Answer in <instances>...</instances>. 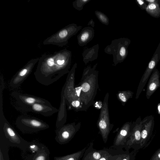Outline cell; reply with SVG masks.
Returning a JSON list of instances; mask_svg holds the SVG:
<instances>
[{"label": "cell", "instance_id": "6da1fadb", "mask_svg": "<svg viewBox=\"0 0 160 160\" xmlns=\"http://www.w3.org/2000/svg\"><path fill=\"white\" fill-rule=\"evenodd\" d=\"M44 56L39 60L36 76L40 82H45V84L48 82L50 83V82L58 79L60 69L68 62H70L71 52L65 49Z\"/></svg>", "mask_w": 160, "mask_h": 160}, {"label": "cell", "instance_id": "7a4b0ae2", "mask_svg": "<svg viewBox=\"0 0 160 160\" xmlns=\"http://www.w3.org/2000/svg\"><path fill=\"white\" fill-rule=\"evenodd\" d=\"M15 123L17 128L23 133H36L49 128L48 124L42 121L26 116L19 117Z\"/></svg>", "mask_w": 160, "mask_h": 160}, {"label": "cell", "instance_id": "3957f363", "mask_svg": "<svg viewBox=\"0 0 160 160\" xmlns=\"http://www.w3.org/2000/svg\"><path fill=\"white\" fill-rule=\"evenodd\" d=\"M130 43V40L123 38L114 40L110 45L105 49L106 53L112 54L114 59L122 61L126 58L128 54V48Z\"/></svg>", "mask_w": 160, "mask_h": 160}, {"label": "cell", "instance_id": "277c9868", "mask_svg": "<svg viewBox=\"0 0 160 160\" xmlns=\"http://www.w3.org/2000/svg\"><path fill=\"white\" fill-rule=\"evenodd\" d=\"M142 128V120L139 117L136 121L135 125L131 131L130 135L125 145V150L133 148L138 150L140 148L141 133Z\"/></svg>", "mask_w": 160, "mask_h": 160}, {"label": "cell", "instance_id": "5b68a950", "mask_svg": "<svg viewBox=\"0 0 160 160\" xmlns=\"http://www.w3.org/2000/svg\"><path fill=\"white\" fill-rule=\"evenodd\" d=\"M12 96L17 100L18 104L21 106L25 111H28L29 108L33 104L36 103L51 104L50 102L43 98L36 96L28 95L14 92L12 93Z\"/></svg>", "mask_w": 160, "mask_h": 160}, {"label": "cell", "instance_id": "8992f818", "mask_svg": "<svg viewBox=\"0 0 160 160\" xmlns=\"http://www.w3.org/2000/svg\"><path fill=\"white\" fill-rule=\"evenodd\" d=\"M140 148L144 147L152 134L154 125V118L152 115L145 117L142 120Z\"/></svg>", "mask_w": 160, "mask_h": 160}, {"label": "cell", "instance_id": "52a82bcc", "mask_svg": "<svg viewBox=\"0 0 160 160\" xmlns=\"http://www.w3.org/2000/svg\"><path fill=\"white\" fill-rule=\"evenodd\" d=\"M82 27L81 26H77L75 24H71L60 30L53 36L55 37L59 42L62 43V45H64L68 43L69 38L77 34Z\"/></svg>", "mask_w": 160, "mask_h": 160}, {"label": "cell", "instance_id": "ba28073f", "mask_svg": "<svg viewBox=\"0 0 160 160\" xmlns=\"http://www.w3.org/2000/svg\"><path fill=\"white\" fill-rule=\"evenodd\" d=\"M38 59V58L32 60H32L30 61L12 78L10 83V86L14 88L18 87L29 74L34 65Z\"/></svg>", "mask_w": 160, "mask_h": 160}, {"label": "cell", "instance_id": "9c48e42d", "mask_svg": "<svg viewBox=\"0 0 160 160\" xmlns=\"http://www.w3.org/2000/svg\"><path fill=\"white\" fill-rule=\"evenodd\" d=\"M75 132L74 130L69 127L61 126L55 131V140L60 145L66 144L73 138Z\"/></svg>", "mask_w": 160, "mask_h": 160}, {"label": "cell", "instance_id": "30bf717a", "mask_svg": "<svg viewBox=\"0 0 160 160\" xmlns=\"http://www.w3.org/2000/svg\"><path fill=\"white\" fill-rule=\"evenodd\" d=\"M160 73L158 70L155 68L152 72L147 85L146 97L148 99L160 86Z\"/></svg>", "mask_w": 160, "mask_h": 160}, {"label": "cell", "instance_id": "8fae6325", "mask_svg": "<svg viewBox=\"0 0 160 160\" xmlns=\"http://www.w3.org/2000/svg\"><path fill=\"white\" fill-rule=\"evenodd\" d=\"M93 142H91L85 150L81 160H98L107 151V149L100 150L93 148Z\"/></svg>", "mask_w": 160, "mask_h": 160}, {"label": "cell", "instance_id": "7c38bea8", "mask_svg": "<svg viewBox=\"0 0 160 160\" xmlns=\"http://www.w3.org/2000/svg\"><path fill=\"white\" fill-rule=\"evenodd\" d=\"M31 111L45 116L51 115L56 112L58 110L51 104L36 103L32 105L28 111Z\"/></svg>", "mask_w": 160, "mask_h": 160}, {"label": "cell", "instance_id": "4fadbf2b", "mask_svg": "<svg viewBox=\"0 0 160 160\" xmlns=\"http://www.w3.org/2000/svg\"><path fill=\"white\" fill-rule=\"evenodd\" d=\"M94 33L93 28L86 27L83 28L77 36L78 45L80 46L86 45L92 40Z\"/></svg>", "mask_w": 160, "mask_h": 160}, {"label": "cell", "instance_id": "5bb4252c", "mask_svg": "<svg viewBox=\"0 0 160 160\" xmlns=\"http://www.w3.org/2000/svg\"><path fill=\"white\" fill-rule=\"evenodd\" d=\"M3 130L5 137L11 142L20 145L23 139L8 123H4Z\"/></svg>", "mask_w": 160, "mask_h": 160}, {"label": "cell", "instance_id": "9a60e30c", "mask_svg": "<svg viewBox=\"0 0 160 160\" xmlns=\"http://www.w3.org/2000/svg\"><path fill=\"white\" fill-rule=\"evenodd\" d=\"M87 147L88 145L82 150L72 154L62 156L55 157L54 160H80Z\"/></svg>", "mask_w": 160, "mask_h": 160}, {"label": "cell", "instance_id": "2e32d148", "mask_svg": "<svg viewBox=\"0 0 160 160\" xmlns=\"http://www.w3.org/2000/svg\"><path fill=\"white\" fill-rule=\"evenodd\" d=\"M50 154L49 149L44 145L42 148L33 156L31 160H50Z\"/></svg>", "mask_w": 160, "mask_h": 160}, {"label": "cell", "instance_id": "e0dca14e", "mask_svg": "<svg viewBox=\"0 0 160 160\" xmlns=\"http://www.w3.org/2000/svg\"><path fill=\"white\" fill-rule=\"evenodd\" d=\"M98 49L99 45L98 44L91 48L86 50L82 53L83 60H88L89 61L97 59Z\"/></svg>", "mask_w": 160, "mask_h": 160}, {"label": "cell", "instance_id": "ac0fdd59", "mask_svg": "<svg viewBox=\"0 0 160 160\" xmlns=\"http://www.w3.org/2000/svg\"><path fill=\"white\" fill-rule=\"evenodd\" d=\"M137 151L134 150L130 152L126 150L122 152L115 154V160H135Z\"/></svg>", "mask_w": 160, "mask_h": 160}, {"label": "cell", "instance_id": "d6986e66", "mask_svg": "<svg viewBox=\"0 0 160 160\" xmlns=\"http://www.w3.org/2000/svg\"><path fill=\"white\" fill-rule=\"evenodd\" d=\"M146 11L152 17L158 18L160 17V5L151 3L148 4Z\"/></svg>", "mask_w": 160, "mask_h": 160}, {"label": "cell", "instance_id": "ffe728a7", "mask_svg": "<svg viewBox=\"0 0 160 160\" xmlns=\"http://www.w3.org/2000/svg\"><path fill=\"white\" fill-rule=\"evenodd\" d=\"M43 145V144L33 140L30 142L28 146V148L32 152L36 153L40 150Z\"/></svg>", "mask_w": 160, "mask_h": 160}, {"label": "cell", "instance_id": "44dd1931", "mask_svg": "<svg viewBox=\"0 0 160 160\" xmlns=\"http://www.w3.org/2000/svg\"><path fill=\"white\" fill-rule=\"evenodd\" d=\"M95 12L98 18L102 23L106 25L109 24V19L106 15L98 11H96Z\"/></svg>", "mask_w": 160, "mask_h": 160}, {"label": "cell", "instance_id": "7402d4cb", "mask_svg": "<svg viewBox=\"0 0 160 160\" xmlns=\"http://www.w3.org/2000/svg\"><path fill=\"white\" fill-rule=\"evenodd\" d=\"M90 1L88 0H76L73 2V6L76 9L80 11L82 9L83 6Z\"/></svg>", "mask_w": 160, "mask_h": 160}, {"label": "cell", "instance_id": "603a6c76", "mask_svg": "<svg viewBox=\"0 0 160 160\" xmlns=\"http://www.w3.org/2000/svg\"><path fill=\"white\" fill-rule=\"evenodd\" d=\"M115 155L112 153L109 149H107L106 153L98 160H115Z\"/></svg>", "mask_w": 160, "mask_h": 160}, {"label": "cell", "instance_id": "cb8c5ba5", "mask_svg": "<svg viewBox=\"0 0 160 160\" xmlns=\"http://www.w3.org/2000/svg\"><path fill=\"white\" fill-rule=\"evenodd\" d=\"M135 1L138 5L142 10H145L148 6V4L145 0H136Z\"/></svg>", "mask_w": 160, "mask_h": 160}, {"label": "cell", "instance_id": "d4e9b609", "mask_svg": "<svg viewBox=\"0 0 160 160\" xmlns=\"http://www.w3.org/2000/svg\"><path fill=\"white\" fill-rule=\"evenodd\" d=\"M150 160H160V148L155 152Z\"/></svg>", "mask_w": 160, "mask_h": 160}, {"label": "cell", "instance_id": "484cf974", "mask_svg": "<svg viewBox=\"0 0 160 160\" xmlns=\"http://www.w3.org/2000/svg\"><path fill=\"white\" fill-rule=\"evenodd\" d=\"M82 91L84 92H86L89 90L90 86L88 83L85 82L82 85Z\"/></svg>", "mask_w": 160, "mask_h": 160}, {"label": "cell", "instance_id": "4316f807", "mask_svg": "<svg viewBox=\"0 0 160 160\" xmlns=\"http://www.w3.org/2000/svg\"><path fill=\"white\" fill-rule=\"evenodd\" d=\"M118 96L121 101L125 102L127 100V98L124 94L120 93L118 94Z\"/></svg>", "mask_w": 160, "mask_h": 160}, {"label": "cell", "instance_id": "83f0119b", "mask_svg": "<svg viewBox=\"0 0 160 160\" xmlns=\"http://www.w3.org/2000/svg\"><path fill=\"white\" fill-rule=\"evenodd\" d=\"M147 4L154 3L158 4L160 5V0H145Z\"/></svg>", "mask_w": 160, "mask_h": 160}, {"label": "cell", "instance_id": "f1b7e54d", "mask_svg": "<svg viewBox=\"0 0 160 160\" xmlns=\"http://www.w3.org/2000/svg\"><path fill=\"white\" fill-rule=\"evenodd\" d=\"M76 92L78 97L80 96L81 90H82V87H79L75 88Z\"/></svg>", "mask_w": 160, "mask_h": 160}, {"label": "cell", "instance_id": "f546056e", "mask_svg": "<svg viewBox=\"0 0 160 160\" xmlns=\"http://www.w3.org/2000/svg\"><path fill=\"white\" fill-rule=\"evenodd\" d=\"M80 104L79 102L78 101H73L72 103V106L74 107H78Z\"/></svg>", "mask_w": 160, "mask_h": 160}, {"label": "cell", "instance_id": "4dcf8cb0", "mask_svg": "<svg viewBox=\"0 0 160 160\" xmlns=\"http://www.w3.org/2000/svg\"><path fill=\"white\" fill-rule=\"evenodd\" d=\"M88 25H91L93 28L94 26V22L92 19H91L88 23Z\"/></svg>", "mask_w": 160, "mask_h": 160}, {"label": "cell", "instance_id": "1f68e13d", "mask_svg": "<svg viewBox=\"0 0 160 160\" xmlns=\"http://www.w3.org/2000/svg\"><path fill=\"white\" fill-rule=\"evenodd\" d=\"M158 114L160 115V103H159L158 105Z\"/></svg>", "mask_w": 160, "mask_h": 160}]
</instances>
